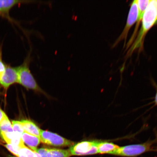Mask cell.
Masks as SVG:
<instances>
[{
	"instance_id": "obj_1",
	"label": "cell",
	"mask_w": 157,
	"mask_h": 157,
	"mask_svg": "<svg viewBox=\"0 0 157 157\" xmlns=\"http://www.w3.org/2000/svg\"><path fill=\"white\" fill-rule=\"evenodd\" d=\"M142 25L136 40L128 52L127 56H130L136 49L143 48V42L148 31L157 25V0H151L145 10L142 20Z\"/></svg>"
},
{
	"instance_id": "obj_2",
	"label": "cell",
	"mask_w": 157,
	"mask_h": 157,
	"mask_svg": "<svg viewBox=\"0 0 157 157\" xmlns=\"http://www.w3.org/2000/svg\"><path fill=\"white\" fill-rule=\"evenodd\" d=\"M31 61L30 54H29L25 58L23 63L17 67L18 83L28 89L39 92H42L29 69Z\"/></svg>"
},
{
	"instance_id": "obj_3",
	"label": "cell",
	"mask_w": 157,
	"mask_h": 157,
	"mask_svg": "<svg viewBox=\"0 0 157 157\" xmlns=\"http://www.w3.org/2000/svg\"><path fill=\"white\" fill-rule=\"evenodd\" d=\"M155 143V140H149L141 144L119 147L113 155L124 157H136L145 152L152 151L153 146Z\"/></svg>"
},
{
	"instance_id": "obj_4",
	"label": "cell",
	"mask_w": 157,
	"mask_h": 157,
	"mask_svg": "<svg viewBox=\"0 0 157 157\" xmlns=\"http://www.w3.org/2000/svg\"><path fill=\"white\" fill-rule=\"evenodd\" d=\"M99 141H85L74 144L69 149L72 155L83 156L98 154Z\"/></svg>"
},
{
	"instance_id": "obj_5",
	"label": "cell",
	"mask_w": 157,
	"mask_h": 157,
	"mask_svg": "<svg viewBox=\"0 0 157 157\" xmlns=\"http://www.w3.org/2000/svg\"><path fill=\"white\" fill-rule=\"evenodd\" d=\"M40 142L50 146L57 147L72 146L74 144L72 141L64 138L56 133L40 129Z\"/></svg>"
},
{
	"instance_id": "obj_6",
	"label": "cell",
	"mask_w": 157,
	"mask_h": 157,
	"mask_svg": "<svg viewBox=\"0 0 157 157\" xmlns=\"http://www.w3.org/2000/svg\"><path fill=\"white\" fill-rule=\"evenodd\" d=\"M139 9L138 5H137V0H135V1H133L132 3H131L126 24L125 25L124 28V29L120 36L117 38L114 44L113 47L117 46L121 40H124L125 42L124 48L129 31L132 25L137 21Z\"/></svg>"
},
{
	"instance_id": "obj_7",
	"label": "cell",
	"mask_w": 157,
	"mask_h": 157,
	"mask_svg": "<svg viewBox=\"0 0 157 157\" xmlns=\"http://www.w3.org/2000/svg\"><path fill=\"white\" fill-rule=\"evenodd\" d=\"M18 80L17 67H13L6 64L5 73L0 79V84L7 90L12 84L18 83Z\"/></svg>"
},
{
	"instance_id": "obj_8",
	"label": "cell",
	"mask_w": 157,
	"mask_h": 157,
	"mask_svg": "<svg viewBox=\"0 0 157 157\" xmlns=\"http://www.w3.org/2000/svg\"><path fill=\"white\" fill-rule=\"evenodd\" d=\"M150 0H137V5H138L139 9V15L138 19L137 20V23L136 27H135L134 32L131 37L130 40H129L128 43L127 44L126 50L132 44L135 37L136 36L137 30H138L139 23L140 21H142L143 14L144 13L145 10H146L147 6L150 3Z\"/></svg>"
},
{
	"instance_id": "obj_9",
	"label": "cell",
	"mask_w": 157,
	"mask_h": 157,
	"mask_svg": "<svg viewBox=\"0 0 157 157\" xmlns=\"http://www.w3.org/2000/svg\"><path fill=\"white\" fill-rule=\"evenodd\" d=\"M35 2V1L19 0H0V15L9 17V12L13 7L19 4Z\"/></svg>"
},
{
	"instance_id": "obj_10",
	"label": "cell",
	"mask_w": 157,
	"mask_h": 157,
	"mask_svg": "<svg viewBox=\"0 0 157 157\" xmlns=\"http://www.w3.org/2000/svg\"><path fill=\"white\" fill-rule=\"evenodd\" d=\"M21 137L23 143L28 146L31 150L35 152L36 151L38 150V147L41 142L39 137L25 132L23 133Z\"/></svg>"
},
{
	"instance_id": "obj_11",
	"label": "cell",
	"mask_w": 157,
	"mask_h": 157,
	"mask_svg": "<svg viewBox=\"0 0 157 157\" xmlns=\"http://www.w3.org/2000/svg\"><path fill=\"white\" fill-rule=\"evenodd\" d=\"M119 147L118 145L113 143L99 141L98 147V154L113 155Z\"/></svg>"
},
{
	"instance_id": "obj_12",
	"label": "cell",
	"mask_w": 157,
	"mask_h": 157,
	"mask_svg": "<svg viewBox=\"0 0 157 157\" xmlns=\"http://www.w3.org/2000/svg\"><path fill=\"white\" fill-rule=\"evenodd\" d=\"M21 122L25 132L40 138V129L34 123L28 120H23Z\"/></svg>"
},
{
	"instance_id": "obj_13",
	"label": "cell",
	"mask_w": 157,
	"mask_h": 157,
	"mask_svg": "<svg viewBox=\"0 0 157 157\" xmlns=\"http://www.w3.org/2000/svg\"><path fill=\"white\" fill-rule=\"evenodd\" d=\"M10 157H40V156L38 153L34 151L25 145L20 149L18 156Z\"/></svg>"
},
{
	"instance_id": "obj_14",
	"label": "cell",
	"mask_w": 157,
	"mask_h": 157,
	"mask_svg": "<svg viewBox=\"0 0 157 157\" xmlns=\"http://www.w3.org/2000/svg\"><path fill=\"white\" fill-rule=\"evenodd\" d=\"M52 157H70L72 156L69 150L52 148L48 149Z\"/></svg>"
},
{
	"instance_id": "obj_15",
	"label": "cell",
	"mask_w": 157,
	"mask_h": 157,
	"mask_svg": "<svg viewBox=\"0 0 157 157\" xmlns=\"http://www.w3.org/2000/svg\"><path fill=\"white\" fill-rule=\"evenodd\" d=\"M0 132H13L12 125L7 116L0 123Z\"/></svg>"
},
{
	"instance_id": "obj_16",
	"label": "cell",
	"mask_w": 157,
	"mask_h": 157,
	"mask_svg": "<svg viewBox=\"0 0 157 157\" xmlns=\"http://www.w3.org/2000/svg\"><path fill=\"white\" fill-rule=\"evenodd\" d=\"M13 132L19 133L22 135L25 132L22 124L21 121H13L12 122Z\"/></svg>"
},
{
	"instance_id": "obj_17",
	"label": "cell",
	"mask_w": 157,
	"mask_h": 157,
	"mask_svg": "<svg viewBox=\"0 0 157 157\" xmlns=\"http://www.w3.org/2000/svg\"><path fill=\"white\" fill-rule=\"evenodd\" d=\"M5 146L8 150L9 151L16 156H18L20 147L12 144H7L5 145Z\"/></svg>"
},
{
	"instance_id": "obj_18",
	"label": "cell",
	"mask_w": 157,
	"mask_h": 157,
	"mask_svg": "<svg viewBox=\"0 0 157 157\" xmlns=\"http://www.w3.org/2000/svg\"><path fill=\"white\" fill-rule=\"evenodd\" d=\"M6 64L4 63L2 59V46H0V79L5 71Z\"/></svg>"
},
{
	"instance_id": "obj_19",
	"label": "cell",
	"mask_w": 157,
	"mask_h": 157,
	"mask_svg": "<svg viewBox=\"0 0 157 157\" xmlns=\"http://www.w3.org/2000/svg\"><path fill=\"white\" fill-rule=\"evenodd\" d=\"M36 152L38 153L40 157H52L49 152L48 148H42L38 149Z\"/></svg>"
},
{
	"instance_id": "obj_20",
	"label": "cell",
	"mask_w": 157,
	"mask_h": 157,
	"mask_svg": "<svg viewBox=\"0 0 157 157\" xmlns=\"http://www.w3.org/2000/svg\"><path fill=\"white\" fill-rule=\"evenodd\" d=\"M7 116V115H6L4 112L1 109H0V123L5 118V117Z\"/></svg>"
},
{
	"instance_id": "obj_21",
	"label": "cell",
	"mask_w": 157,
	"mask_h": 157,
	"mask_svg": "<svg viewBox=\"0 0 157 157\" xmlns=\"http://www.w3.org/2000/svg\"><path fill=\"white\" fill-rule=\"evenodd\" d=\"M155 85V87L156 88V93L155 96V105H157V86L156 85Z\"/></svg>"
},
{
	"instance_id": "obj_22",
	"label": "cell",
	"mask_w": 157,
	"mask_h": 157,
	"mask_svg": "<svg viewBox=\"0 0 157 157\" xmlns=\"http://www.w3.org/2000/svg\"><path fill=\"white\" fill-rule=\"evenodd\" d=\"M155 136H156V139H155V143H156L157 144V146L156 147V148L155 149V151H157V131H155Z\"/></svg>"
},
{
	"instance_id": "obj_23",
	"label": "cell",
	"mask_w": 157,
	"mask_h": 157,
	"mask_svg": "<svg viewBox=\"0 0 157 157\" xmlns=\"http://www.w3.org/2000/svg\"></svg>"
}]
</instances>
